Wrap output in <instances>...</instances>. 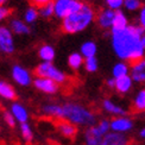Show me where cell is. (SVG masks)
Returning a JSON list of instances; mask_svg holds the SVG:
<instances>
[{"label": "cell", "instance_id": "18", "mask_svg": "<svg viewBox=\"0 0 145 145\" xmlns=\"http://www.w3.org/2000/svg\"><path fill=\"white\" fill-rule=\"evenodd\" d=\"M116 17V12L112 10H105L99 14L98 22L102 27H110L113 25V20Z\"/></svg>", "mask_w": 145, "mask_h": 145}, {"label": "cell", "instance_id": "28", "mask_svg": "<svg viewBox=\"0 0 145 145\" xmlns=\"http://www.w3.org/2000/svg\"><path fill=\"white\" fill-rule=\"evenodd\" d=\"M127 71H129V68L127 65L125 63H118L114 65L113 68V77L114 78H119V77H123V76H126L127 75Z\"/></svg>", "mask_w": 145, "mask_h": 145}, {"label": "cell", "instance_id": "17", "mask_svg": "<svg viewBox=\"0 0 145 145\" xmlns=\"http://www.w3.org/2000/svg\"><path fill=\"white\" fill-rule=\"evenodd\" d=\"M132 77L126 75L123 77L116 78V89L117 92L120 94H126L130 92V89L132 88Z\"/></svg>", "mask_w": 145, "mask_h": 145}, {"label": "cell", "instance_id": "7", "mask_svg": "<svg viewBox=\"0 0 145 145\" xmlns=\"http://www.w3.org/2000/svg\"><path fill=\"white\" fill-rule=\"evenodd\" d=\"M33 86L45 94H55L58 92V83L50 80V78L36 77L33 80Z\"/></svg>", "mask_w": 145, "mask_h": 145}, {"label": "cell", "instance_id": "39", "mask_svg": "<svg viewBox=\"0 0 145 145\" xmlns=\"http://www.w3.org/2000/svg\"><path fill=\"white\" fill-rule=\"evenodd\" d=\"M138 135H139L140 139H145V127H143V129L139 131V133H138Z\"/></svg>", "mask_w": 145, "mask_h": 145}, {"label": "cell", "instance_id": "11", "mask_svg": "<svg viewBox=\"0 0 145 145\" xmlns=\"http://www.w3.org/2000/svg\"><path fill=\"white\" fill-rule=\"evenodd\" d=\"M10 112L12 116L14 117L17 123L19 124H25L29 121V112L25 107H24L19 102H13L10 107Z\"/></svg>", "mask_w": 145, "mask_h": 145}, {"label": "cell", "instance_id": "14", "mask_svg": "<svg viewBox=\"0 0 145 145\" xmlns=\"http://www.w3.org/2000/svg\"><path fill=\"white\" fill-rule=\"evenodd\" d=\"M57 130L65 138H74L77 135L76 125L71 124L69 121H65V120H62V121H59L57 124Z\"/></svg>", "mask_w": 145, "mask_h": 145}, {"label": "cell", "instance_id": "2", "mask_svg": "<svg viewBox=\"0 0 145 145\" xmlns=\"http://www.w3.org/2000/svg\"><path fill=\"white\" fill-rule=\"evenodd\" d=\"M62 120L84 127H92L96 125L95 114L88 108L75 102H67L62 105Z\"/></svg>", "mask_w": 145, "mask_h": 145}, {"label": "cell", "instance_id": "35", "mask_svg": "<svg viewBox=\"0 0 145 145\" xmlns=\"http://www.w3.org/2000/svg\"><path fill=\"white\" fill-rule=\"evenodd\" d=\"M32 1V4L35 5V6H37V7H43V6H45V5H48V4H50V3H54L52 0H31Z\"/></svg>", "mask_w": 145, "mask_h": 145}, {"label": "cell", "instance_id": "37", "mask_svg": "<svg viewBox=\"0 0 145 145\" xmlns=\"http://www.w3.org/2000/svg\"><path fill=\"white\" fill-rule=\"evenodd\" d=\"M140 24H142V26L145 29V7L142 10V12H140Z\"/></svg>", "mask_w": 145, "mask_h": 145}, {"label": "cell", "instance_id": "41", "mask_svg": "<svg viewBox=\"0 0 145 145\" xmlns=\"http://www.w3.org/2000/svg\"><path fill=\"white\" fill-rule=\"evenodd\" d=\"M6 1V0H0V5H1V4H4Z\"/></svg>", "mask_w": 145, "mask_h": 145}, {"label": "cell", "instance_id": "15", "mask_svg": "<svg viewBox=\"0 0 145 145\" xmlns=\"http://www.w3.org/2000/svg\"><path fill=\"white\" fill-rule=\"evenodd\" d=\"M131 77H132V80L138 82V83L145 82V59L144 58L140 62H138L135 65H132Z\"/></svg>", "mask_w": 145, "mask_h": 145}, {"label": "cell", "instance_id": "40", "mask_svg": "<svg viewBox=\"0 0 145 145\" xmlns=\"http://www.w3.org/2000/svg\"><path fill=\"white\" fill-rule=\"evenodd\" d=\"M142 45H143V48L145 49V35H144L143 37H142Z\"/></svg>", "mask_w": 145, "mask_h": 145}, {"label": "cell", "instance_id": "1", "mask_svg": "<svg viewBox=\"0 0 145 145\" xmlns=\"http://www.w3.org/2000/svg\"><path fill=\"white\" fill-rule=\"evenodd\" d=\"M145 35L143 26H127L120 31H112V44L116 54L126 59L131 67L140 62L144 55L142 37Z\"/></svg>", "mask_w": 145, "mask_h": 145}, {"label": "cell", "instance_id": "38", "mask_svg": "<svg viewBox=\"0 0 145 145\" xmlns=\"http://www.w3.org/2000/svg\"><path fill=\"white\" fill-rule=\"evenodd\" d=\"M107 86L110 88H116V78H110V80H107Z\"/></svg>", "mask_w": 145, "mask_h": 145}, {"label": "cell", "instance_id": "13", "mask_svg": "<svg viewBox=\"0 0 145 145\" xmlns=\"http://www.w3.org/2000/svg\"><path fill=\"white\" fill-rule=\"evenodd\" d=\"M102 108L107 112L112 114L114 117H125L126 116V110L123 108L121 106H119L117 104H114L112 100H108V99H105L102 101Z\"/></svg>", "mask_w": 145, "mask_h": 145}, {"label": "cell", "instance_id": "21", "mask_svg": "<svg viewBox=\"0 0 145 145\" xmlns=\"http://www.w3.org/2000/svg\"><path fill=\"white\" fill-rule=\"evenodd\" d=\"M133 108L137 112H144L145 111V88L140 89L137 93L133 100Z\"/></svg>", "mask_w": 145, "mask_h": 145}, {"label": "cell", "instance_id": "3", "mask_svg": "<svg viewBox=\"0 0 145 145\" xmlns=\"http://www.w3.org/2000/svg\"><path fill=\"white\" fill-rule=\"evenodd\" d=\"M94 18V12L88 5L82 6L80 11L75 12L67 18H64L62 22V30L67 33H76L86 29Z\"/></svg>", "mask_w": 145, "mask_h": 145}, {"label": "cell", "instance_id": "12", "mask_svg": "<svg viewBox=\"0 0 145 145\" xmlns=\"http://www.w3.org/2000/svg\"><path fill=\"white\" fill-rule=\"evenodd\" d=\"M102 136L96 130L95 125L88 127L84 132V144L86 145H102Z\"/></svg>", "mask_w": 145, "mask_h": 145}, {"label": "cell", "instance_id": "9", "mask_svg": "<svg viewBox=\"0 0 145 145\" xmlns=\"http://www.w3.org/2000/svg\"><path fill=\"white\" fill-rule=\"evenodd\" d=\"M12 77L18 84L23 87H26L31 83V75L29 74L26 69H24L20 65H14L12 68Z\"/></svg>", "mask_w": 145, "mask_h": 145}, {"label": "cell", "instance_id": "19", "mask_svg": "<svg viewBox=\"0 0 145 145\" xmlns=\"http://www.w3.org/2000/svg\"><path fill=\"white\" fill-rule=\"evenodd\" d=\"M0 96L5 100H14L17 98L14 88L5 81H0Z\"/></svg>", "mask_w": 145, "mask_h": 145}, {"label": "cell", "instance_id": "32", "mask_svg": "<svg viewBox=\"0 0 145 145\" xmlns=\"http://www.w3.org/2000/svg\"><path fill=\"white\" fill-rule=\"evenodd\" d=\"M52 13H55V7H54V3H50L43 7H40V14L43 17H50Z\"/></svg>", "mask_w": 145, "mask_h": 145}, {"label": "cell", "instance_id": "5", "mask_svg": "<svg viewBox=\"0 0 145 145\" xmlns=\"http://www.w3.org/2000/svg\"><path fill=\"white\" fill-rule=\"evenodd\" d=\"M83 4L78 0H55L54 7H55V14L58 18H67L68 16L75 13L82 8Z\"/></svg>", "mask_w": 145, "mask_h": 145}, {"label": "cell", "instance_id": "26", "mask_svg": "<svg viewBox=\"0 0 145 145\" xmlns=\"http://www.w3.org/2000/svg\"><path fill=\"white\" fill-rule=\"evenodd\" d=\"M95 127L100 133V136L105 137L107 133H110L111 132V121L110 120H107V119H102L95 125Z\"/></svg>", "mask_w": 145, "mask_h": 145}, {"label": "cell", "instance_id": "31", "mask_svg": "<svg viewBox=\"0 0 145 145\" xmlns=\"http://www.w3.org/2000/svg\"><path fill=\"white\" fill-rule=\"evenodd\" d=\"M38 17V12L36 11L33 7L27 8V11L25 12V20L27 23H33Z\"/></svg>", "mask_w": 145, "mask_h": 145}, {"label": "cell", "instance_id": "29", "mask_svg": "<svg viewBox=\"0 0 145 145\" xmlns=\"http://www.w3.org/2000/svg\"><path fill=\"white\" fill-rule=\"evenodd\" d=\"M84 65H86V69L89 72H94L98 69V61H96L95 57H89L86 58V62H84Z\"/></svg>", "mask_w": 145, "mask_h": 145}, {"label": "cell", "instance_id": "34", "mask_svg": "<svg viewBox=\"0 0 145 145\" xmlns=\"http://www.w3.org/2000/svg\"><path fill=\"white\" fill-rule=\"evenodd\" d=\"M106 1H107V5L110 6L111 8L117 10V8H119L120 6L124 4L125 0H106Z\"/></svg>", "mask_w": 145, "mask_h": 145}, {"label": "cell", "instance_id": "16", "mask_svg": "<svg viewBox=\"0 0 145 145\" xmlns=\"http://www.w3.org/2000/svg\"><path fill=\"white\" fill-rule=\"evenodd\" d=\"M42 113H43L45 117H49V118L62 119V105L46 104L42 107Z\"/></svg>", "mask_w": 145, "mask_h": 145}, {"label": "cell", "instance_id": "30", "mask_svg": "<svg viewBox=\"0 0 145 145\" xmlns=\"http://www.w3.org/2000/svg\"><path fill=\"white\" fill-rule=\"evenodd\" d=\"M3 119L10 127H14L16 124H17V120L14 119V117L12 116V113L10 111H4L3 112Z\"/></svg>", "mask_w": 145, "mask_h": 145}, {"label": "cell", "instance_id": "23", "mask_svg": "<svg viewBox=\"0 0 145 145\" xmlns=\"http://www.w3.org/2000/svg\"><path fill=\"white\" fill-rule=\"evenodd\" d=\"M81 54H82V56H84L86 58L94 57L96 54L95 43H93V42H86V43H83L81 46Z\"/></svg>", "mask_w": 145, "mask_h": 145}, {"label": "cell", "instance_id": "25", "mask_svg": "<svg viewBox=\"0 0 145 145\" xmlns=\"http://www.w3.org/2000/svg\"><path fill=\"white\" fill-rule=\"evenodd\" d=\"M11 29L12 31H14L18 35H24V33H29L30 29L27 27V25L25 23H23L20 20H13L11 23Z\"/></svg>", "mask_w": 145, "mask_h": 145}, {"label": "cell", "instance_id": "10", "mask_svg": "<svg viewBox=\"0 0 145 145\" xmlns=\"http://www.w3.org/2000/svg\"><path fill=\"white\" fill-rule=\"evenodd\" d=\"M130 139L126 135L117 133V132H110L102 138V145H129Z\"/></svg>", "mask_w": 145, "mask_h": 145}, {"label": "cell", "instance_id": "20", "mask_svg": "<svg viewBox=\"0 0 145 145\" xmlns=\"http://www.w3.org/2000/svg\"><path fill=\"white\" fill-rule=\"evenodd\" d=\"M112 31H120L127 27V19H126L125 14L121 11H117L116 12V17L113 20V25H112Z\"/></svg>", "mask_w": 145, "mask_h": 145}, {"label": "cell", "instance_id": "33", "mask_svg": "<svg viewBox=\"0 0 145 145\" xmlns=\"http://www.w3.org/2000/svg\"><path fill=\"white\" fill-rule=\"evenodd\" d=\"M124 4L126 6V8L131 10V11H135V10L140 7V1L139 0H125Z\"/></svg>", "mask_w": 145, "mask_h": 145}, {"label": "cell", "instance_id": "22", "mask_svg": "<svg viewBox=\"0 0 145 145\" xmlns=\"http://www.w3.org/2000/svg\"><path fill=\"white\" fill-rule=\"evenodd\" d=\"M39 57L44 62H51L55 57V50L50 45H43L39 49Z\"/></svg>", "mask_w": 145, "mask_h": 145}, {"label": "cell", "instance_id": "36", "mask_svg": "<svg viewBox=\"0 0 145 145\" xmlns=\"http://www.w3.org/2000/svg\"><path fill=\"white\" fill-rule=\"evenodd\" d=\"M11 13V11L6 7H3V6H0V20L4 19L5 17H7L8 14Z\"/></svg>", "mask_w": 145, "mask_h": 145}, {"label": "cell", "instance_id": "24", "mask_svg": "<svg viewBox=\"0 0 145 145\" xmlns=\"http://www.w3.org/2000/svg\"><path fill=\"white\" fill-rule=\"evenodd\" d=\"M19 129H20V135L23 137V139L25 142H27V143L32 142V139H33V131L31 129V126H30V124L29 123L20 124Z\"/></svg>", "mask_w": 145, "mask_h": 145}, {"label": "cell", "instance_id": "27", "mask_svg": "<svg viewBox=\"0 0 145 145\" xmlns=\"http://www.w3.org/2000/svg\"><path fill=\"white\" fill-rule=\"evenodd\" d=\"M83 63V58H82V55L81 54H77V52H74L71 54L68 58V64L72 69H78L81 67V64Z\"/></svg>", "mask_w": 145, "mask_h": 145}, {"label": "cell", "instance_id": "4", "mask_svg": "<svg viewBox=\"0 0 145 145\" xmlns=\"http://www.w3.org/2000/svg\"><path fill=\"white\" fill-rule=\"evenodd\" d=\"M37 77H45V78H50V80L55 81L56 83H63L67 80V76L63 71L57 69L55 65L51 62H43L40 63L35 70Z\"/></svg>", "mask_w": 145, "mask_h": 145}, {"label": "cell", "instance_id": "8", "mask_svg": "<svg viewBox=\"0 0 145 145\" xmlns=\"http://www.w3.org/2000/svg\"><path fill=\"white\" fill-rule=\"evenodd\" d=\"M0 50L5 54H12L14 51V43L12 33L7 27H0Z\"/></svg>", "mask_w": 145, "mask_h": 145}, {"label": "cell", "instance_id": "6", "mask_svg": "<svg viewBox=\"0 0 145 145\" xmlns=\"http://www.w3.org/2000/svg\"><path fill=\"white\" fill-rule=\"evenodd\" d=\"M133 120L129 117H116L111 120V131L117 133L126 135L127 132L133 130Z\"/></svg>", "mask_w": 145, "mask_h": 145}]
</instances>
